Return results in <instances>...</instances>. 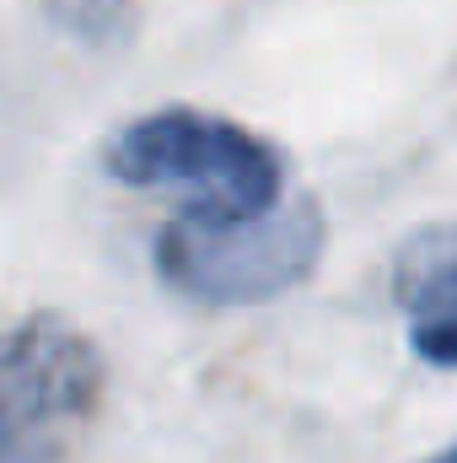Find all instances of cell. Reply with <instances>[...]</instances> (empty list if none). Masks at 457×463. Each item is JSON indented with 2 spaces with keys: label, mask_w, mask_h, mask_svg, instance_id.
<instances>
[{
  "label": "cell",
  "mask_w": 457,
  "mask_h": 463,
  "mask_svg": "<svg viewBox=\"0 0 457 463\" xmlns=\"http://www.w3.org/2000/svg\"><path fill=\"white\" fill-rule=\"evenodd\" d=\"M420 463H457V437H452V442H447V448H436L431 458H420Z\"/></svg>",
  "instance_id": "obj_6"
},
{
  "label": "cell",
  "mask_w": 457,
  "mask_h": 463,
  "mask_svg": "<svg viewBox=\"0 0 457 463\" xmlns=\"http://www.w3.org/2000/svg\"><path fill=\"white\" fill-rule=\"evenodd\" d=\"M38 11L60 33H70L81 43H98V49L124 43L129 27H135V0H38Z\"/></svg>",
  "instance_id": "obj_5"
},
{
  "label": "cell",
  "mask_w": 457,
  "mask_h": 463,
  "mask_svg": "<svg viewBox=\"0 0 457 463\" xmlns=\"http://www.w3.org/2000/svg\"><path fill=\"white\" fill-rule=\"evenodd\" d=\"M393 302L409 350L431 366H457V222L415 227L393 253Z\"/></svg>",
  "instance_id": "obj_4"
},
{
  "label": "cell",
  "mask_w": 457,
  "mask_h": 463,
  "mask_svg": "<svg viewBox=\"0 0 457 463\" xmlns=\"http://www.w3.org/2000/svg\"><path fill=\"white\" fill-rule=\"evenodd\" d=\"M103 167L129 189L178 194V216L205 222H247L291 200L275 140L189 103L129 118L103 146Z\"/></svg>",
  "instance_id": "obj_1"
},
{
  "label": "cell",
  "mask_w": 457,
  "mask_h": 463,
  "mask_svg": "<svg viewBox=\"0 0 457 463\" xmlns=\"http://www.w3.org/2000/svg\"><path fill=\"white\" fill-rule=\"evenodd\" d=\"M103 350L65 313H27L5 335L0 426L5 463H60L103 404Z\"/></svg>",
  "instance_id": "obj_3"
},
{
  "label": "cell",
  "mask_w": 457,
  "mask_h": 463,
  "mask_svg": "<svg viewBox=\"0 0 457 463\" xmlns=\"http://www.w3.org/2000/svg\"><path fill=\"white\" fill-rule=\"evenodd\" d=\"M329 242V222L312 194H291L285 205L247 222L173 216L156 232V275L205 307H253L296 291Z\"/></svg>",
  "instance_id": "obj_2"
}]
</instances>
